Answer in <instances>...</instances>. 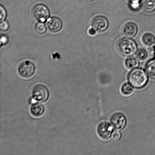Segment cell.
Masks as SVG:
<instances>
[{
  "instance_id": "cell-12",
  "label": "cell",
  "mask_w": 155,
  "mask_h": 155,
  "mask_svg": "<svg viewBox=\"0 0 155 155\" xmlns=\"http://www.w3.org/2000/svg\"><path fill=\"white\" fill-rule=\"evenodd\" d=\"M146 71L150 78L155 79V59L150 61L147 63Z\"/></svg>"
},
{
  "instance_id": "cell-3",
  "label": "cell",
  "mask_w": 155,
  "mask_h": 155,
  "mask_svg": "<svg viewBox=\"0 0 155 155\" xmlns=\"http://www.w3.org/2000/svg\"><path fill=\"white\" fill-rule=\"evenodd\" d=\"M33 99L39 102L45 103L49 99L50 93L48 87L42 84H38L33 87L31 91Z\"/></svg>"
},
{
  "instance_id": "cell-5",
  "label": "cell",
  "mask_w": 155,
  "mask_h": 155,
  "mask_svg": "<svg viewBox=\"0 0 155 155\" xmlns=\"http://www.w3.org/2000/svg\"><path fill=\"white\" fill-rule=\"evenodd\" d=\"M35 66L31 62L26 61L21 63L18 66V73L21 77L25 79L30 78L34 75Z\"/></svg>"
},
{
  "instance_id": "cell-10",
  "label": "cell",
  "mask_w": 155,
  "mask_h": 155,
  "mask_svg": "<svg viewBox=\"0 0 155 155\" xmlns=\"http://www.w3.org/2000/svg\"><path fill=\"white\" fill-rule=\"evenodd\" d=\"M138 28L136 24L133 22L126 24L122 28V33L127 38L134 37L137 33Z\"/></svg>"
},
{
  "instance_id": "cell-19",
  "label": "cell",
  "mask_w": 155,
  "mask_h": 155,
  "mask_svg": "<svg viewBox=\"0 0 155 155\" xmlns=\"http://www.w3.org/2000/svg\"><path fill=\"white\" fill-rule=\"evenodd\" d=\"M122 134L119 130L115 131L112 133V140L115 142H118L121 139Z\"/></svg>"
},
{
  "instance_id": "cell-26",
  "label": "cell",
  "mask_w": 155,
  "mask_h": 155,
  "mask_svg": "<svg viewBox=\"0 0 155 155\" xmlns=\"http://www.w3.org/2000/svg\"><path fill=\"white\" fill-rule=\"evenodd\" d=\"M88 1H94V0H88Z\"/></svg>"
},
{
  "instance_id": "cell-13",
  "label": "cell",
  "mask_w": 155,
  "mask_h": 155,
  "mask_svg": "<svg viewBox=\"0 0 155 155\" xmlns=\"http://www.w3.org/2000/svg\"><path fill=\"white\" fill-rule=\"evenodd\" d=\"M142 5L146 12H152L155 10V0H142Z\"/></svg>"
},
{
  "instance_id": "cell-6",
  "label": "cell",
  "mask_w": 155,
  "mask_h": 155,
  "mask_svg": "<svg viewBox=\"0 0 155 155\" xmlns=\"http://www.w3.org/2000/svg\"><path fill=\"white\" fill-rule=\"evenodd\" d=\"M111 125L117 130H121L125 128L127 124V119L125 115L121 112H116L111 116Z\"/></svg>"
},
{
  "instance_id": "cell-9",
  "label": "cell",
  "mask_w": 155,
  "mask_h": 155,
  "mask_svg": "<svg viewBox=\"0 0 155 155\" xmlns=\"http://www.w3.org/2000/svg\"><path fill=\"white\" fill-rule=\"evenodd\" d=\"M63 24L58 18L52 17L50 18L47 22V27L50 31L52 33H57L61 29Z\"/></svg>"
},
{
  "instance_id": "cell-14",
  "label": "cell",
  "mask_w": 155,
  "mask_h": 155,
  "mask_svg": "<svg viewBox=\"0 0 155 155\" xmlns=\"http://www.w3.org/2000/svg\"><path fill=\"white\" fill-rule=\"evenodd\" d=\"M143 43L146 46H150L152 45L155 41L154 36L150 33H145L142 37Z\"/></svg>"
},
{
  "instance_id": "cell-25",
  "label": "cell",
  "mask_w": 155,
  "mask_h": 155,
  "mask_svg": "<svg viewBox=\"0 0 155 155\" xmlns=\"http://www.w3.org/2000/svg\"><path fill=\"white\" fill-rule=\"evenodd\" d=\"M151 52L155 56V43L153 44L151 47Z\"/></svg>"
},
{
  "instance_id": "cell-4",
  "label": "cell",
  "mask_w": 155,
  "mask_h": 155,
  "mask_svg": "<svg viewBox=\"0 0 155 155\" xmlns=\"http://www.w3.org/2000/svg\"><path fill=\"white\" fill-rule=\"evenodd\" d=\"M33 16L39 22H45L49 18L50 12L48 8L42 4L36 5L32 11Z\"/></svg>"
},
{
  "instance_id": "cell-22",
  "label": "cell",
  "mask_w": 155,
  "mask_h": 155,
  "mask_svg": "<svg viewBox=\"0 0 155 155\" xmlns=\"http://www.w3.org/2000/svg\"><path fill=\"white\" fill-rule=\"evenodd\" d=\"M140 0H128L130 5L134 9H137L139 6V2Z\"/></svg>"
},
{
  "instance_id": "cell-15",
  "label": "cell",
  "mask_w": 155,
  "mask_h": 155,
  "mask_svg": "<svg viewBox=\"0 0 155 155\" xmlns=\"http://www.w3.org/2000/svg\"><path fill=\"white\" fill-rule=\"evenodd\" d=\"M125 64L128 69H133L139 66V62L137 59L134 57H130L126 60Z\"/></svg>"
},
{
  "instance_id": "cell-20",
  "label": "cell",
  "mask_w": 155,
  "mask_h": 155,
  "mask_svg": "<svg viewBox=\"0 0 155 155\" xmlns=\"http://www.w3.org/2000/svg\"><path fill=\"white\" fill-rule=\"evenodd\" d=\"M0 12H1L0 19H1V22H2L5 19L7 13H6L5 9L1 5L0 6Z\"/></svg>"
},
{
  "instance_id": "cell-1",
  "label": "cell",
  "mask_w": 155,
  "mask_h": 155,
  "mask_svg": "<svg viewBox=\"0 0 155 155\" xmlns=\"http://www.w3.org/2000/svg\"><path fill=\"white\" fill-rule=\"evenodd\" d=\"M127 79L130 84L137 89L145 87L148 81L146 73L141 68H135L132 70L128 74Z\"/></svg>"
},
{
  "instance_id": "cell-18",
  "label": "cell",
  "mask_w": 155,
  "mask_h": 155,
  "mask_svg": "<svg viewBox=\"0 0 155 155\" xmlns=\"http://www.w3.org/2000/svg\"><path fill=\"white\" fill-rule=\"evenodd\" d=\"M35 30L36 32L39 35L44 34L46 31V28L42 22L38 23L35 25Z\"/></svg>"
},
{
  "instance_id": "cell-8",
  "label": "cell",
  "mask_w": 155,
  "mask_h": 155,
  "mask_svg": "<svg viewBox=\"0 0 155 155\" xmlns=\"http://www.w3.org/2000/svg\"><path fill=\"white\" fill-rule=\"evenodd\" d=\"M92 28L96 32H102L105 31L109 26V22L107 18L104 16H99L94 18L92 21Z\"/></svg>"
},
{
  "instance_id": "cell-23",
  "label": "cell",
  "mask_w": 155,
  "mask_h": 155,
  "mask_svg": "<svg viewBox=\"0 0 155 155\" xmlns=\"http://www.w3.org/2000/svg\"><path fill=\"white\" fill-rule=\"evenodd\" d=\"M8 41V39L6 36L3 35L1 36V45L2 44L3 45H5Z\"/></svg>"
},
{
  "instance_id": "cell-2",
  "label": "cell",
  "mask_w": 155,
  "mask_h": 155,
  "mask_svg": "<svg viewBox=\"0 0 155 155\" xmlns=\"http://www.w3.org/2000/svg\"><path fill=\"white\" fill-rule=\"evenodd\" d=\"M117 48L121 54L127 57L133 55L137 51L136 42L127 37L120 39L117 44Z\"/></svg>"
},
{
  "instance_id": "cell-17",
  "label": "cell",
  "mask_w": 155,
  "mask_h": 155,
  "mask_svg": "<svg viewBox=\"0 0 155 155\" xmlns=\"http://www.w3.org/2000/svg\"><path fill=\"white\" fill-rule=\"evenodd\" d=\"M136 56L140 60H145L148 57V52L146 50L143 48H140L136 51Z\"/></svg>"
},
{
  "instance_id": "cell-11",
  "label": "cell",
  "mask_w": 155,
  "mask_h": 155,
  "mask_svg": "<svg viewBox=\"0 0 155 155\" xmlns=\"http://www.w3.org/2000/svg\"><path fill=\"white\" fill-rule=\"evenodd\" d=\"M45 108L43 104L38 102L33 103L30 107V112L35 117H40L43 115Z\"/></svg>"
},
{
  "instance_id": "cell-21",
  "label": "cell",
  "mask_w": 155,
  "mask_h": 155,
  "mask_svg": "<svg viewBox=\"0 0 155 155\" xmlns=\"http://www.w3.org/2000/svg\"><path fill=\"white\" fill-rule=\"evenodd\" d=\"M0 28H1V30L3 31H7L9 28L8 23L5 21H3L2 22H1V24H0Z\"/></svg>"
},
{
  "instance_id": "cell-16",
  "label": "cell",
  "mask_w": 155,
  "mask_h": 155,
  "mask_svg": "<svg viewBox=\"0 0 155 155\" xmlns=\"http://www.w3.org/2000/svg\"><path fill=\"white\" fill-rule=\"evenodd\" d=\"M133 86L128 83H124L121 86V92L124 95H129L133 92Z\"/></svg>"
},
{
  "instance_id": "cell-7",
  "label": "cell",
  "mask_w": 155,
  "mask_h": 155,
  "mask_svg": "<svg viewBox=\"0 0 155 155\" xmlns=\"http://www.w3.org/2000/svg\"><path fill=\"white\" fill-rule=\"evenodd\" d=\"M97 133L102 139L108 140L111 136L113 129L109 123L103 121L100 123L97 127Z\"/></svg>"
},
{
  "instance_id": "cell-24",
  "label": "cell",
  "mask_w": 155,
  "mask_h": 155,
  "mask_svg": "<svg viewBox=\"0 0 155 155\" xmlns=\"http://www.w3.org/2000/svg\"><path fill=\"white\" fill-rule=\"evenodd\" d=\"M96 32V31L92 28H91L89 30V33L91 35H94L95 34Z\"/></svg>"
}]
</instances>
